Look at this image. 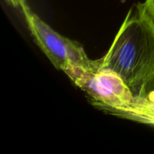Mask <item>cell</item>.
Returning <instances> with one entry per match:
<instances>
[{
    "label": "cell",
    "instance_id": "cell-1",
    "mask_svg": "<svg viewBox=\"0 0 154 154\" xmlns=\"http://www.w3.org/2000/svg\"><path fill=\"white\" fill-rule=\"evenodd\" d=\"M99 66L117 72L135 96L154 75V23L141 2L131 9Z\"/></svg>",
    "mask_w": 154,
    "mask_h": 154
},
{
    "label": "cell",
    "instance_id": "cell-2",
    "mask_svg": "<svg viewBox=\"0 0 154 154\" xmlns=\"http://www.w3.org/2000/svg\"><path fill=\"white\" fill-rule=\"evenodd\" d=\"M28 28L44 54L59 70L70 79L80 72L93 69L98 60H92L76 41L63 36L32 12L28 5L20 8Z\"/></svg>",
    "mask_w": 154,
    "mask_h": 154
},
{
    "label": "cell",
    "instance_id": "cell-3",
    "mask_svg": "<svg viewBox=\"0 0 154 154\" xmlns=\"http://www.w3.org/2000/svg\"><path fill=\"white\" fill-rule=\"evenodd\" d=\"M72 81L93 101L122 113L129 109L136 96L123 78L114 71L99 66L80 72Z\"/></svg>",
    "mask_w": 154,
    "mask_h": 154
},
{
    "label": "cell",
    "instance_id": "cell-4",
    "mask_svg": "<svg viewBox=\"0 0 154 154\" xmlns=\"http://www.w3.org/2000/svg\"><path fill=\"white\" fill-rule=\"evenodd\" d=\"M122 114L154 126V99L136 96L132 106Z\"/></svg>",
    "mask_w": 154,
    "mask_h": 154
},
{
    "label": "cell",
    "instance_id": "cell-5",
    "mask_svg": "<svg viewBox=\"0 0 154 154\" xmlns=\"http://www.w3.org/2000/svg\"><path fill=\"white\" fill-rule=\"evenodd\" d=\"M138 97H145L147 99H154V75Z\"/></svg>",
    "mask_w": 154,
    "mask_h": 154
},
{
    "label": "cell",
    "instance_id": "cell-6",
    "mask_svg": "<svg viewBox=\"0 0 154 154\" xmlns=\"http://www.w3.org/2000/svg\"><path fill=\"white\" fill-rule=\"evenodd\" d=\"M141 4L147 16L154 23V0H144Z\"/></svg>",
    "mask_w": 154,
    "mask_h": 154
},
{
    "label": "cell",
    "instance_id": "cell-7",
    "mask_svg": "<svg viewBox=\"0 0 154 154\" xmlns=\"http://www.w3.org/2000/svg\"><path fill=\"white\" fill-rule=\"evenodd\" d=\"M9 5L12 6L16 8H21L26 5V0H5Z\"/></svg>",
    "mask_w": 154,
    "mask_h": 154
}]
</instances>
